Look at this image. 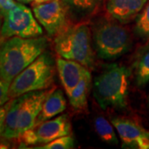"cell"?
I'll use <instances>...</instances> for the list:
<instances>
[{
  "mask_svg": "<svg viewBox=\"0 0 149 149\" xmlns=\"http://www.w3.org/2000/svg\"><path fill=\"white\" fill-rule=\"evenodd\" d=\"M133 69L139 87L149 84V43L139 52L133 63Z\"/></svg>",
  "mask_w": 149,
  "mask_h": 149,
  "instance_id": "cell-15",
  "label": "cell"
},
{
  "mask_svg": "<svg viewBox=\"0 0 149 149\" xmlns=\"http://www.w3.org/2000/svg\"><path fill=\"white\" fill-rule=\"evenodd\" d=\"M17 4L15 0H0V13L4 17Z\"/></svg>",
  "mask_w": 149,
  "mask_h": 149,
  "instance_id": "cell-21",
  "label": "cell"
},
{
  "mask_svg": "<svg viewBox=\"0 0 149 149\" xmlns=\"http://www.w3.org/2000/svg\"><path fill=\"white\" fill-rule=\"evenodd\" d=\"M65 109L66 100L63 92L54 87L43 103L42 111L38 116L36 123L52 118L64 112Z\"/></svg>",
  "mask_w": 149,
  "mask_h": 149,
  "instance_id": "cell-13",
  "label": "cell"
},
{
  "mask_svg": "<svg viewBox=\"0 0 149 149\" xmlns=\"http://www.w3.org/2000/svg\"><path fill=\"white\" fill-rule=\"evenodd\" d=\"M56 69L61 82L67 95L79 84L89 70L78 61L62 57L56 59Z\"/></svg>",
  "mask_w": 149,
  "mask_h": 149,
  "instance_id": "cell-11",
  "label": "cell"
},
{
  "mask_svg": "<svg viewBox=\"0 0 149 149\" xmlns=\"http://www.w3.org/2000/svg\"><path fill=\"white\" fill-rule=\"evenodd\" d=\"M71 134V124L67 114L36 123L17 139L22 146L46 144L61 136Z\"/></svg>",
  "mask_w": 149,
  "mask_h": 149,
  "instance_id": "cell-8",
  "label": "cell"
},
{
  "mask_svg": "<svg viewBox=\"0 0 149 149\" xmlns=\"http://www.w3.org/2000/svg\"><path fill=\"white\" fill-rule=\"evenodd\" d=\"M3 17L0 15V32H1V28H2V24H3Z\"/></svg>",
  "mask_w": 149,
  "mask_h": 149,
  "instance_id": "cell-27",
  "label": "cell"
},
{
  "mask_svg": "<svg viewBox=\"0 0 149 149\" xmlns=\"http://www.w3.org/2000/svg\"><path fill=\"white\" fill-rule=\"evenodd\" d=\"M52 89L28 92L12 99L7 112L3 136L17 139L27 129L35 125L42 109L43 103Z\"/></svg>",
  "mask_w": 149,
  "mask_h": 149,
  "instance_id": "cell-2",
  "label": "cell"
},
{
  "mask_svg": "<svg viewBox=\"0 0 149 149\" xmlns=\"http://www.w3.org/2000/svg\"><path fill=\"white\" fill-rule=\"evenodd\" d=\"M47 44L45 37H13L6 39L0 47V76L12 82L46 51Z\"/></svg>",
  "mask_w": 149,
  "mask_h": 149,
  "instance_id": "cell-1",
  "label": "cell"
},
{
  "mask_svg": "<svg viewBox=\"0 0 149 149\" xmlns=\"http://www.w3.org/2000/svg\"><path fill=\"white\" fill-rule=\"evenodd\" d=\"M10 102L11 100H9L8 102H7L5 104L0 107V136H3V133L4 131L6 114H7L9 104H10Z\"/></svg>",
  "mask_w": 149,
  "mask_h": 149,
  "instance_id": "cell-22",
  "label": "cell"
},
{
  "mask_svg": "<svg viewBox=\"0 0 149 149\" xmlns=\"http://www.w3.org/2000/svg\"><path fill=\"white\" fill-rule=\"evenodd\" d=\"M67 11L77 16L84 17L92 14L99 8L103 0H61Z\"/></svg>",
  "mask_w": 149,
  "mask_h": 149,
  "instance_id": "cell-16",
  "label": "cell"
},
{
  "mask_svg": "<svg viewBox=\"0 0 149 149\" xmlns=\"http://www.w3.org/2000/svg\"><path fill=\"white\" fill-rule=\"evenodd\" d=\"M135 30L137 33L143 36L148 37L149 34V0L145 4L140 14L138 15L136 21Z\"/></svg>",
  "mask_w": 149,
  "mask_h": 149,
  "instance_id": "cell-18",
  "label": "cell"
},
{
  "mask_svg": "<svg viewBox=\"0 0 149 149\" xmlns=\"http://www.w3.org/2000/svg\"><path fill=\"white\" fill-rule=\"evenodd\" d=\"M0 34L5 39L13 37L32 38L41 37L42 29L31 9L24 3L17 2L15 7L3 17Z\"/></svg>",
  "mask_w": 149,
  "mask_h": 149,
  "instance_id": "cell-7",
  "label": "cell"
},
{
  "mask_svg": "<svg viewBox=\"0 0 149 149\" xmlns=\"http://www.w3.org/2000/svg\"><path fill=\"white\" fill-rule=\"evenodd\" d=\"M5 40H6L5 38H4V37H3V36H2L1 34H0V47L2 46V44L3 43V42H4Z\"/></svg>",
  "mask_w": 149,
  "mask_h": 149,
  "instance_id": "cell-26",
  "label": "cell"
},
{
  "mask_svg": "<svg viewBox=\"0 0 149 149\" xmlns=\"http://www.w3.org/2000/svg\"><path fill=\"white\" fill-rule=\"evenodd\" d=\"M91 74L88 70L79 84L76 85L68 95L69 102L73 109L83 111L87 109V98L91 90Z\"/></svg>",
  "mask_w": 149,
  "mask_h": 149,
  "instance_id": "cell-14",
  "label": "cell"
},
{
  "mask_svg": "<svg viewBox=\"0 0 149 149\" xmlns=\"http://www.w3.org/2000/svg\"><path fill=\"white\" fill-rule=\"evenodd\" d=\"M148 104H149V97H148Z\"/></svg>",
  "mask_w": 149,
  "mask_h": 149,
  "instance_id": "cell-28",
  "label": "cell"
},
{
  "mask_svg": "<svg viewBox=\"0 0 149 149\" xmlns=\"http://www.w3.org/2000/svg\"><path fill=\"white\" fill-rule=\"evenodd\" d=\"M93 43L100 58L114 60L131 47V36L126 27L111 21H102L93 29Z\"/></svg>",
  "mask_w": 149,
  "mask_h": 149,
  "instance_id": "cell-6",
  "label": "cell"
},
{
  "mask_svg": "<svg viewBox=\"0 0 149 149\" xmlns=\"http://www.w3.org/2000/svg\"><path fill=\"white\" fill-rule=\"evenodd\" d=\"M74 138L71 134L61 136L60 138L54 139L52 142L44 144L40 147H35V148L40 149H70L74 146Z\"/></svg>",
  "mask_w": 149,
  "mask_h": 149,
  "instance_id": "cell-19",
  "label": "cell"
},
{
  "mask_svg": "<svg viewBox=\"0 0 149 149\" xmlns=\"http://www.w3.org/2000/svg\"><path fill=\"white\" fill-rule=\"evenodd\" d=\"M55 66L52 56L46 51L12 80L10 99L32 91L49 89L54 81Z\"/></svg>",
  "mask_w": 149,
  "mask_h": 149,
  "instance_id": "cell-5",
  "label": "cell"
},
{
  "mask_svg": "<svg viewBox=\"0 0 149 149\" xmlns=\"http://www.w3.org/2000/svg\"><path fill=\"white\" fill-rule=\"evenodd\" d=\"M50 0H33L32 1V3L33 4H38V3H46V2H48Z\"/></svg>",
  "mask_w": 149,
  "mask_h": 149,
  "instance_id": "cell-24",
  "label": "cell"
},
{
  "mask_svg": "<svg viewBox=\"0 0 149 149\" xmlns=\"http://www.w3.org/2000/svg\"><path fill=\"white\" fill-rule=\"evenodd\" d=\"M113 128L114 127L112 123L109 122L105 118L102 116H98L95 120V128L96 133L102 141L106 143H118V140Z\"/></svg>",
  "mask_w": 149,
  "mask_h": 149,
  "instance_id": "cell-17",
  "label": "cell"
},
{
  "mask_svg": "<svg viewBox=\"0 0 149 149\" xmlns=\"http://www.w3.org/2000/svg\"><path fill=\"white\" fill-rule=\"evenodd\" d=\"M11 82L4 80L0 76V107L5 104L10 100L9 97V87Z\"/></svg>",
  "mask_w": 149,
  "mask_h": 149,
  "instance_id": "cell-20",
  "label": "cell"
},
{
  "mask_svg": "<svg viewBox=\"0 0 149 149\" xmlns=\"http://www.w3.org/2000/svg\"><path fill=\"white\" fill-rule=\"evenodd\" d=\"M148 37H149V34H148Z\"/></svg>",
  "mask_w": 149,
  "mask_h": 149,
  "instance_id": "cell-30",
  "label": "cell"
},
{
  "mask_svg": "<svg viewBox=\"0 0 149 149\" xmlns=\"http://www.w3.org/2000/svg\"><path fill=\"white\" fill-rule=\"evenodd\" d=\"M16 2H18V3H32L33 0H15Z\"/></svg>",
  "mask_w": 149,
  "mask_h": 149,
  "instance_id": "cell-25",
  "label": "cell"
},
{
  "mask_svg": "<svg viewBox=\"0 0 149 149\" xmlns=\"http://www.w3.org/2000/svg\"><path fill=\"white\" fill-rule=\"evenodd\" d=\"M112 124L118 133L123 147L127 148L149 149V131L127 118H113Z\"/></svg>",
  "mask_w": 149,
  "mask_h": 149,
  "instance_id": "cell-10",
  "label": "cell"
},
{
  "mask_svg": "<svg viewBox=\"0 0 149 149\" xmlns=\"http://www.w3.org/2000/svg\"><path fill=\"white\" fill-rule=\"evenodd\" d=\"M33 13L51 37H56L67 25V8L61 0L33 4Z\"/></svg>",
  "mask_w": 149,
  "mask_h": 149,
  "instance_id": "cell-9",
  "label": "cell"
},
{
  "mask_svg": "<svg viewBox=\"0 0 149 149\" xmlns=\"http://www.w3.org/2000/svg\"><path fill=\"white\" fill-rule=\"evenodd\" d=\"M10 139L4 138L3 136H0V149H5L11 148Z\"/></svg>",
  "mask_w": 149,
  "mask_h": 149,
  "instance_id": "cell-23",
  "label": "cell"
},
{
  "mask_svg": "<svg viewBox=\"0 0 149 149\" xmlns=\"http://www.w3.org/2000/svg\"><path fill=\"white\" fill-rule=\"evenodd\" d=\"M148 0H105L107 14L121 22L133 19L143 8Z\"/></svg>",
  "mask_w": 149,
  "mask_h": 149,
  "instance_id": "cell-12",
  "label": "cell"
},
{
  "mask_svg": "<svg viewBox=\"0 0 149 149\" xmlns=\"http://www.w3.org/2000/svg\"><path fill=\"white\" fill-rule=\"evenodd\" d=\"M130 70L113 64L98 75L94 83V97L103 109H123L127 107Z\"/></svg>",
  "mask_w": 149,
  "mask_h": 149,
  "instance_id": "cell-3",
  "label": "cell"
},
{
  "mask_svg": "<svg viewBox=\"0 0 149 149\" xmlns=\"http://www.w3.org/2000/svg\"><path fill=\"white\" fill-rule=\"evenodd\" d=\"M0 15H1V13H0ZM1 16H2V15H1ZM2 17H3V16H2Z\"/></svg>",
  "mask_w": 149,
  "mask_h": 149,
  "instance_id": "cell-29",
  "label": "cell"
},
{
  "mask_svg": "<svg viewBox=\"0 0 149 149\" xmlns=\"http://www.w3.org/2000/svg\"><path fill=\"white\" fill-rule=\"evenodd\" d=\"M55 50L61 57L78 61L88 69L95 65L91 32L87 24L66 25L55 37Z\"/></svg>",
  "mask_w": 149,
  "mask_h": 149,
  "instance_id": "cell-4",
  "label": "cell"
}]
</instances>
